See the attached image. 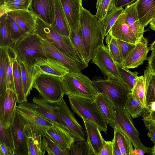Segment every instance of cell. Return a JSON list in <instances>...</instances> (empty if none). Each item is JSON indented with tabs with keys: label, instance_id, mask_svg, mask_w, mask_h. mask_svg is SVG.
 Instances as JSON below:
<instances>
[{
	"label": "cell",
	"instance_id": "1",
	"mask_svg": "<svg viewBox=\"0 0 155 155\" xmlns=\"http://www.w3.org/2000/svg\"><path fill=\"white\" fill-rule=\"evenodd\" d=\"M80 23L85 54L86 68L94 57L99 47L104 45L101 26L95 15L83 8Z\"/></svg>",
	"mask_w": 155,
	"mask_h": 155
},
{
	"label": "cell",
	"instance_id": "2",
	"mask_svg": "<svg viewBox=\"0 0 155 155\" xmlns=\"http://www.w3.org/2000/svg\"><path fill=\"white\" fill-rule=\"evenodd\" d=\"M18 62H22L29 68L46 61L48 58L41 38L37 34H28L12 47Z\"/></svg>",
	"mask_w": 155,
	"mask_h": 155
},
{
	"label": "cell",
	"instance_id": "3",
	"mask_svg": "<svg viewBox=\"0 0 155 155\" xmlns=\"http://www.w3.org/2000/svg\"><path fill=\"white\" fill-rule=\"evenodd\" d=\"M34 33L46 40L68 57L84 63L78 51L72 43L69 36L59 34L50 25L37 17Z\"/></svg>",
	"mask_w": 155,
	"mask_h": 155
},
{
	"label": "cell",
	"instance_id": "4",
	"mask_svg": "<svg viewBox=\"0 0 155 155\" xmlns=\"http://www.w3.org/2000/svg\"><path fill=\"white\" fill-rule=\"evenodd\" d=\"M92 81L98 93L107 96L115 107L124 108L128 94L131 91L120 79L94 77Z\"/></svg>",
	"mask_w": 155,
	"mask_h": 155
},
{
	"label": "cell",
	"instance_id": "5",
	"mask_svg": "<svg viewBox=\"0 0 155 155\" xmlns=\"http://www.w3.org/2000/svg\"><path fill=\"white\" fill-rule=\"evenodd\" d=\"M62 79L68 96L95 100L98 94L92 81L80 72H69Z\"/></svg>",
	"mask_w": 155,
	"mask_h": 155
},
{
	"label": "cell",
	"instance_id": "6",
	"mask_svg": "<svg viewBox=\"0 0 155 155\" xmlns=\"http://www.w3.org/2000/svg\"><path fill=\"white\" fill-rule=\"evenodd\" d=\"M73 111L82 118L96 124L101 131L106 134L108 124L102 115L95 100L68 96Z\"/></svg>",
	"mask_w": 155,
	"mask_h": 155
},
{
	"label": "cell",
	"instance_id": "7",
	"mask_svg": "<svg viewBox=\"0 0 155 155\" xmlns=\"http://www.w3.org/2000/svg\"><path fill=\"white\" fill-rule=\"evenodd\" d=\"M33 88L37 90L41 97L51 102L60 101L65 93L62 77L51 75L37 76Z\"/></svg>",
	"mask_w": 155,
	"mask_h": 155
},
{
	"label": "cell",
	"instance_id": "8",
	"mask_svg": "<svg viewBox=\"0 0 155 155\" xmlns=\"http://www.w3.org/2000/svg\"><path fill=\"white\" fill-rule=\"evenodd\" d=\"M115 120L110 125L116 127L129 139L135 149H140L150 154L151 149L144 145L139 137V133L135 127L131 116L124 108L115 107Z\"/></svg>",
	"mask_w": 155,
	"mask_h": 155
},
{
	"label": "cell",
	"instance_id": "9",
	"mask_svg": "<svg viewBox=\"0 0 155 155\" xmlns=\"http://www.w3.org/2000/svg\"><path fill=\"white\" fill-rule=\"evenodd\" d=\"M35 104L28 101L19 103L16 107L17 112L25 124L34 126L45 133L54 123L38 111Z\"/></svg>",
	"mask_w": 155,
	"mask_h": 155
},
{
	"label": "cell",
	"instance_id": "10",
	"mask_svg": "<svg viewBox=\"0 0 155 155\" xmlns=\"http://www.w3.org/2000/svg\"><path fill=\"white\" fill-rule=\"evenodd\" d=\"M91 60L92 62L99 67L102 73L107 78L120 79L117 63L104 45L99 47Z\"/></svg>",
	"mask_w": 155,
	"mask_h": 155
},
{
	"label": "cell",
	"instance_id": "11",
	"mask_svg": "<svg viewBox=\"0 0 155 155\" xmlns=\"http://www.w3.org/2000/svg\"><path fill=\"white\" fill-rule=\"evenodd\" d=\"M18 99L16 92L7 88L0 95V120L6 128L9 127L14 121Z\"/></svg>",
	"mask_w": 155,
	"mask_h": 155
},
{
	"label": "cell",
	"instance_id": "12",
	"mask_svg": "<svg viewBox=\"0 0 155 155\" xmlns=\"http://www.w3.org/2000/svg\"><path fill=\"white\" fill-rule=\"evenodd\" d=\"M56 103L60 108V116L62 121L74 138L75 141L85 140L84 130L68 108L63 97Z\"/></svg>",
	"mask_w": 155,
	"mask_h": 155
},
{
	"label": "cell",
	"instance_id": "13",
	"mask_svg": "<svg viewBox=\"0 0 155 155\" xmlns=\"http://www.w3.org/2000/svg\"><path fill=\"white\" fill-rule=\"evenodd\" d=\"M25 125L16 110L14 121L10 127L14 144V155H28Z\"/></svg>",
	"mask_w": 155,
	"mask_h": 155
},
{
	"label": "cell",
	"instance_id": "14",
	"mask_svg": "<svg viewBox=\"0 0 155 155\" xmlns=\"http://www.w3.org/2000/svg\"><path fill=\"white\" fill-rule=\"evenodd\" d=\"M41 38L48 58H53L61 62L69 69L70 72H81L86 68L84 63L68 57L46 40Z\"/></svg>",
	"mask_w": 155,
	"mask_h": 155
},
{
	"label": "cell",
	"instance_id": "15",
	"mask_svg": "<svg viewBox=\"0 0 155 155\" xmlns=\"http://www.w3.org/2000/svg\"><path fill=\"white\" fill-rule=\"evenodd\" d=\"M150 50L147 39L142 36L124 60L123 66L127 69L133 68L141 65L147 59Z\"/></svg>",
	"mask_w": 155,
	"mask_h": 155
},
{
	"label": "cell",
	"instance_id": "16",
	"mask_svg": "<svg viewBox=\"0 0 155 155\" xmlns=\"http://www.w3.org/2000/svg\"><path fill=\"white\" fill-rule=\"evenodd\" d=\"M28 9L36 17L51 25L54 20V0H31Z\"/></svg>",
	"mask_w": 155,
	"mask_h": 155
},
{
	"label": "cell",
	"instance_id": "17",
	"mask_svg": "<svg viewBox=\"0 0 155 155\" xmlns=\"http://www.w3.org/2000/svg\"><path fill=\"white\" fill-rule=\"evenodd\" d=\"M32 101L35 104L36 109L54 124H58L67 130L61 119L60 108L57 103L50 102L41 97H34Z\"/></svg>",
	"mask_w": 155,
	"mask_h": 155
},
{
	"label": "cell",
	"instance_id": "18",
	"mask_svg": "<svg viewBox=\"0 0 155 155\" xmlns=\"http://www.w3.org/2000/svg\"><path fill=\"white\" fill-rule=\"evenodd\" d=\"M25 130L27 142L28 155H44L42 139L45 133L36 127L25 124Z\"/></svg>",
	"mask_w": 155,
	"mask_h": 155
},
{
	"label": "cell",
	"instance_id": "19",
	"mask_svg": "<svg viewBox=\"0 0 155 155\" xmlns=\"http://www.w3.org/2000/svg\"><path fill=\"white\" fill-rule=\"evenodd\" d=\"M35 78L41 74H46L62 77L70 71L62 63L51 58L34 66Z\"/></svg>",
	"mask_w": 155,
	"mask_h": 155
},
{
	"label": "cell",
	"instance_id": "20",
	"mask_svg": "<svg viewBox=\"0 0 155 155\" xmlns=\"http://www.w3.org/2000/svg\"><path fill=\"white\" fill-rule=\"evenodd\" d=\"M114 38L136 44L137 41L134 34L126 22L124 11L117 18L109 32Z\"/></svg>",
	"mask_w": 155,
	"mask_h": 155
},
{
	"label": "cell",
	"instance_id": "21",
	"mask_svg": "<svg viewBox=\"0 0 155 155\" xmlns=\"http://www.w3.org/2000/svg\"><path fill=\"white\" fill-rule=\"evenodd\" d=\"M84 122L87 141L95 155L100 154L105 140L102 137L98 126L94 123L84 118H82Z\"/></svg>",
	"mask_w": 155,
	"mask_h": 155
},
{
	"label": "cell",
	"instance_id": "22",
	"mask_svg": "<svg viewBox=\"0 0 155 155\" xmlns=\"http://www.w3.org/2000/svg\"><path fill=\"white\" fill-rule=\"evenodd\" d=\"M6 14L12 18L28 34L35 32L37 17L29 9L12 11Z\"/></svg>",
	"mask_w": 155,
	"mask_h": 155
},
{
	"label": "cell",
	"instance_id": "23",
	"mask_svg": "<svg viewBox=\"0 0 155 155\" xmlns=\"http://www.w3.org/2000/svg\"><path fill=\"white\" fill-rule=\"evenodd\" d=\"M138 0L125 7L124 12L126 22L133 32L137 41L143 36L145 30L141 25L138 16L137 5Z\"/></svg>",
	"mask_w": 155,
	"mask_h": 155
},
{
	"label": "cell",
	"instance_id": "24",
	"mask_svg": "<svg viewBox=\"0 0 155 155\" xmlns=\"http://www.w3.org/2000/svg\"><path fill=\"white\" fill-rule=\"evenodd\" d=\"M53 126L48 127L45 133L63 147L69 150L74 143L73 137L66 129L60 125L54 124Z\"/></svg>",
	"mask_w": 155,
	"mask_h": 155
},
{
	"label": "cell",
	"instance_id": "25",
	"mask_svg": "<svg viewBox=\"0 0 155 155\" xmlns=\"http://www.w3.org/2000/svg\"><path fill=\"white\" fill-rule=\"evenodd\" d=\"M71 27L79 21L83 8L82 0H59Z\"/></svg>",
	"mask_w": 155,
	"mask_h": 155
},
{
	"label": "cell",
	"instance_id": "26",
	"mask_svg": "<svg viewBox=\"0 0 155 155\" xmlns=\"http://www.w3.org/2000/svg\"><path fill=\"white\" fill-rule=\"evenodd\" d=\"M137 9L139 21L143 28L155 18V0H138Z\"/></svg>",
	"mask_w": 155,
	"mask_h": 155
},
{
	"label": "cell",
	"instance_id": "27",
	"mask_svg": "<svg viewBox=\"0 0 155 155\" xmlns=\"http://www.w3.org/2000/svg\"><path fill=\"white\" fill-rule=\"evenodd\" d=\"M54 20L51 26L59 34L69 36L70 28L61 4L59 0H54Z\"/></svg>",
	"mask_w": 155,
	"mask_h": 155
},
{
	"label": "cell",
	"instance_id": "28",
	"mask_svg": "<svg viewBox=\"0 0 155 155\" xmlns=\"http://www.w3.org/2000/svg\"><path fill=\"white\" fill-rule=\"evenodd\" d=\"M95 101L104 119L108 124L112 125L115 120V106L106 95L98 93Z\"/></svg>",
	"mask_w": 155,
	"mask_h": 155
},
{
	"label": "cell",
	"instance_id": "29",
	"mask_svg": "<svg viewBox=\"0 0 155 155\" xmlns=\"http://www.w3.org/2000/svg\"><path fill=\"white\" fill-rule=\"evenodd\" d=\"M44 151L48 155H71L69 150L62 147L45 133L42 139Z\"/></svg>",
	"mask_w": 155,
	"mask_h": 155
},
{
	"label": "cell",
	"instance_id": "30",
	"mask_svg": "<svg viewBox=\"0 0 155 155\" xmlns=\"http://www.w3.org/2000/svg\"><path fill=\"white\" fill-rule=\"evenodd\" d=\"M20 66L24 93L27 97L32 89L34 80V66L29 68L22 62H18Z\"/></svg>",
	"mask_w": 155,
	"mask_h": 155
},
{
	"label": "cell",
	"instance_id": "31",
	"mask_svg": "<svg viewBox=\"0 0 155 155\" xmlns=\"http://www.w3.org/2000/svg\"><path fill=\"white\" fill-rule=\"evenodd\" d=\"M143 76L145 84L146 108L151 103L155 102V74L152 73L147 67L144 71Z\"/></svg>",
	"mask_w": 155,
	"mask_h": 155
},
{
	"label": "cell",
	"instance_id": "32",
	"mask_svg": "<svg viewBox=\"0 0 155 155\" xmlns=\"http://www.w3.org/2000/svg\"><path fill=\"white\" fill-rule=\"evenodd\" d=\"M69 37L73 45L78 51L84 63L85 54L79 21L70 28Z\"/></svg>",
	"mask_w": 155,
	"mask_h": 155
},
{
	"label": "cell",
	"instance_id": "33",
	"mask_svg": "<svg viewBox=\"0 0 155 155\" xmlns=\"http://www.w3.org/2000/svg\"><path fill=\"white\" fill-rule=\"evenodd\" d=\"M0 48L12 47L15 42L13 39L8 29L6 20V14L0 17Z\"/></svg>",
	"mask_w": 155,
	"mask_h": 155
},
{
	"label": "cell",
	"instance_id": "34",
	"mask_svg": "<svg viewBox=\"0 0 155 155\" xmlns=\"http://www.w3.org/2000/svg\"><path fill=\"white\" fill-rule=\"evenodd\" d=\"M13 75L15 92L18 98V103L28 101L27 97L24 91L20 66L16 60L13 65Z\"/></svg>",
	"mask_w": 155,
	"mask_h": 155
},
{
	"label": "cell",
	"instance_id": "35",
	"mask_svg": "<svg viewBox=\"0 0 155 155\" xmlns=\"http://www.w3.org/2000/svg\"><path fill=\"white\" fill-rule=\"evenodd\" d=\"M123 7H116L109 12L102 19L98 20L101 26L104 37L109 33L115 22L124 11Z\"/></svg>",
	"mask_w": 155,
	"mask_h": 155
},
{
	"label": "cell",
	"instance_id": "36",
	"mask_svg": "<svg viewBox=\"0 0 155 155\" xmlns=\"http://www.w3.org/2000/svg\"><path fill=\"white\" fill-rule=\"evenodd\" d=\"M29 0H4L1 4L0 15L14 10L28 9Z\"/></svg>",
	"mask_w": 155,
	"mask_h": 155
},
{
	"label": "cell",
	"instance_id": "37",
	"mask_svg": "<svg viewBox=\"0 0 155 155\" xmlns=\"http://www.w3.org/2000/svg\"><path fill=\"white\" fill-rule=\"evenodd\" d=\"M114 138L117 141L122 155H131L133 150L132 144L128 137L116 127Z\"/></svg>",
	"mask_w": 155,
	"mask_h": 155
},
{
	"label": "cell",
	"instance_id": "38",
	"mask_svg": "<svg viewBox=\"0 0 155 155\" xmlns=\"http://www.w3.org/2000/svg\"><path fill=\"white\" fill-rule=\"evenodd\" d=\"M6 48H0V95L7 89L6 67L8 57Z\"/></svg>",
	"mask_w": 155,
	"mask_h": 155
},
{
	"label": "cell",
	"instance_id": "39",
	"mask_svg": "<svg viewBox=\"0 0 155 155\" xmlns=\"http://www.w3.org/2000/svg\"><path fill=\"white\" fill-rule=\"evenodd\" d=\"M6 49L8 57L6 67L7 88L15 91L13 75V65L16 60V55L12 47H7Z\"/></svg>",
	"mask_w": 155,
	"mask_h": 155
},
{
	"label": "cell",
	"instance_id": "40",
	"mask_svg": "<svg viewBox=\"0 0 155 155\" xmlns=\"http://www.w3.org/2000/svg\"><path fill=\"white\" fill-rule=\"evenodd\" d=\"M105 41L106 47L114 61L117 64L123 66L124 60L117 45V39L109 32L106 36Z\"/></svg>",
	"mask_w": 155,
	"mask_h": 155
},
{
	"label": "cell",
	"instance_id": "41",
	"mask_svg": "<svg viewBox=\"0 0 155 155\" xmlns=\"http://www.w3.org/2000/svg\"><path fill=\"white\" fill-rule=\"evenodd\" d=\"M124 108L133 118L141 116L145 109L142 107L139 102L134 97L131 92L128 94Z\"/></svg>",
	"mask_w": 155,
	"mask_h": 155
},
{
	"label": "cell",
	"instance_id": "42",
	"mask_svg": "<svg viewBox=\"0 0 155 155\" xmlns=\"http://www.w3.org/2000/svg\"><path fill=\"white\" fill-rule=\"evenodd\" d=\"M116 0H97L95 16L98 20L102 19L116 8Z\"/></svg>",
	"mask_w": 155,
	"mask_h": 155
},
{
	"label": "cell",
	"instance_id": "43",
	"mask_svg": "<svg viewBox=\"0 0 155 155\" xmlns=\"http://www.w3.org/2000/svg\"><path fill=\"white\" fill-rule=\"evenodd\" d=\"M131 92L134 97L139 102L142 107L145 109V88L143 76L138 77L137 81Z\"/></svg>",
	"mask_w": 155,
	"mask_h": 155
},
{
	"label": "cell",
	"instance_id": "44",
	"mask_svg": "<svg viewBox=\"0 0 155 155\" xmlns=\"http://www.w3.org/2000/svg\"><path fill=\"white\" fill-rule=\"evenodd\" d=\"M121 80L132 91L138 77L137 72H132L122 65L117 64Z\"/></svg>",
	"mask_w": 155,
	"mask_h": 155
},
{
	"label": "cell",
	"instance_id": "45",
	"mask_svg": "<svg viewBox=\"0 0 155 155\" xmlns=\"http://www.w3.org/2000/svg\"><path fill=\"white\" fill-rule=\"evenodd\" d=\"M71 155H93L94 153L89 143L85 140L76 141L69 149Z\"/></svg>",
	"mask_w": 155,
	"mask_h": 155
},
{
	"label": "cell",
	"instance_id": "46",
	"mask_svg": "<svg viewBox=\"0 0 155 155\" xmlns=\"http://www.w3.org/2000/svg\"><path fill=\"white\" fill-rule=\"evenodd\" d=\"M6 14V20L12 38L15 43L28 33L10 16Z\"/></svg>",
	"mask_w": 155,
	"mask_h": 155
},
{
	"label": "cell",
	"instance_id": "47",
	"mask_svg": "<svg viewBox=\"0 0 155 155\" xmlns=\"http://www.w3.org/2000/svg\"><path fill=\"white\" fill-rule=\"evenodd\" d=\"M0 142L3 143L14 152V144L11 129L6 128L0 120Z\"/></svg>",
	"mask_w": 155,
	"mask_h": 155
},
{
	"label": "cell",
	"instance_id": "48",
	"mask_svg": "<svg viewBox=\"0 0 155 155\" xmlns=\"http://www.w3.org/2000/svg\"><path fill=\"white\" fill-rule=\"evenodd\" d=\"M119 50L124 61L128 54L134 47L135 44L126 42L117 39Z\"/></svg>",
	"mask_w": 155,
	"mask_h": 155
},
{
	"label": "cell",
	"instance_id": "49",
	"mask_svg": "<svg viewBox=\"0 0 155 155\" xmlns=\"http://www.w3.org/2000/svg\"><path fill=\"white\" fill-rule=\"evenodd\" d=\"M143 118V120L148 130L147 135L155 145V122L150 119Z\"/></svg>",
	"mask_w": 155,
	"mask_h": 155
},
{
	"label": "cell",
	"instance_id": "50",
	"mask_svg": "<svg viewBox=\"0 0 155 155\" xmlns=\"http://www.w3.org/2000/svg\"><path fill=\"white\" fill-rule=\"evenodd\" d=\"M112 154L113 144L112 141L105 140L104 144L100 155H112Z\"/></svg>",
	"mask_w": 155,
	"mask_h": 155
},
{
	"label": "cell",
	"instance_id": "51",
	"mask_svg": "<svg viewBox=\"0 0 155 155\" xmlns=\"http://www.w3.org/2000/svg\"><path fill=\"white\" fill-rule=\"evenodd\" d=\"M148 60V65L147 67L152 73L155 74V50L152 51Z\"/></svg>",
	"mask_w": 155,
	"mask_h": 155
},
{
	"label": "cell",
	"instance_id": "52",
	"mask_svg": "<svg viewBox=\"0 0 155 155\" xmlns=\"http://www.w3.org/2000/svg\"><path fill=\"white\" fill-rule=\"evenodd\" d=\"M14 152L3 143L0 142V155H14Z\"/></svg>",
	"mask_w": 155,
	"mask_h": 155
},
{
	"label": "cell",
	"instance_id": "53",
	"mask_svg": "<svg viewBox=\"0 0 155 155\" xmlns=\"http://www.w3.org/2000/svg\"><path fill=\"white\" fill-rule=\"evenodd\" d=\"M137 0H116V6L117 8L123 7L129 5Z\"/></svg>",
	"mask_w": 155,
	"mask_h": 155
},
{
	"label": "cell",
	"instance_id": "54",
	"mask_svg": "<svg viewBox=\"0 0 155 155\" xmlns=\"http://www.w3.org/2000/svg\"><path fill=\"white\" fill-rule=\"evenodd\" d=\"M113 144L112 155H122L117 142L114 138L112 141Z\"/></svg>",
	"mask_w": 155,
	"mask_h": 155
},
{
	"label": "cell",
	"instance_id": "55",
	"mask_svg": "<svg viewBox=\"0 0 155 155\" xmlns=\"http://www.w3.org/2000/svg\"><path fill=\"white\" fill-rule=\"evenodd\" d=\"M143 117L150 119L155 122V110H149L144 113Z\"/></svg>",
	"mask_w": 155,
	"mask_h": 155
},
{
	"label": "cell",
	"instance_id": "56",
	"mask_svg": "<svg viewBox=\"0 0 155 155\" xmlns=\"http://www.w3.org/2000/svg\"><path fill=\"white\" fill-rule=\"evenodd\" d=\"M145 153H146L141 149H135L134 150H133L131 155H143Z\"/></svg>",
	"mask_w": 155,
	"mask_h": 155
},
{
	"label": "cell",
	"instance_id": "57",
	"mask_svg": "<svg viewBox=\"0 0 155 155\" xmlns=\"http://www.w3.org/2000/svg\"><path fill=\"white\" fill-rule=\"evenodd\" d=\"M145 109L149 110H155V102L151 103Z\"/></svg>",
	"mask_w": 155,
	"mask_h": 155
},
{
	"label": "cell",
	"instance_id": "58",
	"mask_svg": "<svg viewBox=\"0 0 155 155\" xmlns=\"http://www.w3.org/2000/svg\"><path fill=\"white\" fill-rule=\"evenodd\" d=\"M149 24L150 28L152 30L155 31V18L152 20Z\"/></svg>",
	"mask_w": 155,
	"mask_h": 155
},
{
	"label": "cell",
	"instance_id": "59",
	"mask_svg": "<svg viewBox=\"0 0 155 155\" xmlns=\"http://www.w3.org/2000/svg\"><path fill=\"white\" fill-rule=\"evenodd\" d=\"M150 50L151 51L155 50V39L150 45Z\"/></svg>",
	"mask_w": 155,
	"mask_h": 155
},
{
	"label": "cell",
	"instance_id": "60",
	"mask_svg": "<svg viewBox=\"0 0 155 155\" xmlns=\"http://www.w3.org/2000/svg\"><path fill=\"white\" fill-rule=\"evenodd\" d=\"M151 154L153 155H155V145L152 147L150 150Z\"/></svg>",
	"mask_w": 155,
	"mask_h": 155
},
{
	"label": "cell",
	"instance_id": "61",
	"mask_svg": "<svg viewBox=\"0 0 155 155\" xmlns=\"http://www.w3.org/2000/svg\"><path fill=\"white\" fill-rule=\"evenodd\" d=\"M4 0H0V4H1Z\"/></svg>",
	"mask_w": 155,
	"mask_h": 155
},
{
	"label": "cell",
	"instance_id": "62",
	"mask_svg": "<svg viewBox=\"0 0 155 155\" xmlns=\"http://www.w3.org/2000/svg\"><path fill=\"white\" fill-rule=\"evenodd\" d=\"M31 0H29V1H30V2L31 1Z\"/></svg>",
	"mask_w": 155,
	"mask_h": 155
}]
</instances>
